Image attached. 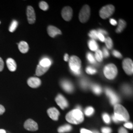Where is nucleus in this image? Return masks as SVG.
Listing matches in <instances>:
<instances>
[{"instance_id":"1","label":"nucleus","mask_w":133,"mask_h":133,"mask_svg":"<svg viewBox=\"0 0 133 133\" xmlns=\"http://www.w3.org/2000/svg\"><path fill=\"white\" fill-rule=\"evenodd\" d=\"M66 119L68 122L73 124H79L84 119V115L81 110L75 109L68 112L66 115Z\"/></svg>"},{"instance_id":"2","label":"nucleus","mask_w":133,"mask_h":133,"mask_svg":"<svg viewBox=\"0 0 133 133\" xmlns=\"http://www.w3.org/2000/svg\"><path fill=\"white\" fill-rule=\"evenodd\" d=\"M114 112L115 117L119 121H127L130 119L128 112L122 105L120 104L115 105Z\"/></svg>"},{"instance_id":"3","label":"nucleus","mask_w":133,"mask_h":133,"mask_svg":"<svg viewBox=\"0 0 133 133\" xmlns=\"http://www.w3.org/2000/svg\"><path fill=\"white\" fill-rule=\"evenodd\" d=\"M81 59L76 56H72L69 61V66L72 72L76 75H79L81 73Z\"/></svg>"},{"instance_id":"4","label":"nucleus","mask_w":133,"mask_h":133,"mask_svg":"<svg viewBox=\"0 0 133 133\" xmlns=\"http://www.w3.org/2000/svg\"><path fill=\"white\" fill-rule=\"evenodd\" d=\"M117 69L113 64H109L105 66L104 73L105 76L109 79H113L117 74Z\"/></svg>"},{"instance_id":"5","label":"nucleus","mask_w":133,"mask_h":133,"mask_svg":"<svg viewBox=\"0 0 133 133\" xmlns=\"http://www.w3.org/2000/svg\"><path fill=\"white\" fill-rule=\"evenodd\" d=\"M114 10L115 8L114 5H105L100 10V17L102 19H107L112 15Z\"/></svg>"},{"instance_id":"6","label":"nucleus","mask_w":133,"mask_h":133,"mask_svg":"<svg viewBox=\"0 0 133 133\" xmlns=\"http://www.w3.org/2000/svg\"><path fill=\"white\" fill-rule=\"evenodd\" d=\"M90 9L88 5H84L81 9L79 14V19L81 23H85L89 18Z\"/></svg>"},{"instance_id":"7","label":"nucleus","mask_w":133,"mask_h":133,"mask_svg":"<svg viewBox=\"0 0 133 133\" xmlns=\"http://www.w3.org/2000/svg\"><path fill=\"white\" fill-rule=\"evenodd\" d=\"M122 66L124 71L127 75H131L133 74V64L131 59L129 58L124 59L122 63Z\"/></svg>"},{"instance_id":"8","label":"nucleus","mask_w":133,"mask_h":133,"mask_svg":"<svg viewBox=\"0 0 133 133\" xmlns=\"http://www.w3.org/2000/svg\"><path fill=\"white\" fill-rule=\"evenodd\" d=\"M24 128L30 131H36L38 130V125L33 120L27 119L24 123Z\"/></svg>"},{"instance_id":"9","label":"nucleus","mask_w":133,"mask_h":133,"mask_svg":"<svg viewBox=\"0 0 133 133\" xmlns=\"http://www.w3.org/2000/svg\"><path fill=\"white\" fill-rule=\"evenodd\" d=\"M105 91L106 94L109 97V98L110 99V103L112 105H116V104L118 102H119V97L113 91L109 88H106Z\"/></svg>"},{"instance_id":"10","label":"nucleus","mask_w":133,"mask_h":133,"mask_svg":"<svg viewBox=\"0 0 133 133\" xmlns=\"http://www.w3.org/2000/svg\"><path fill=\"white\" fill-rule=\"evenodd\" d=\"M55 101L57 104L62 109H64L65 108H67L69 105L68 102L66 98L61 94H59L57 95L56 97Z\"/></svg>"},{"instance_id":"11","label":"nucleus","mask_w":133,"mask_h":133,"mask_svg":"<svg viewBox=\"0 0 133 133\" xmlns=\"http://www.w3.org/2000/svg\"><path fill=\"white\" fill-rule=\"evenodd\" d=\"M27 16L29 24H34L36 21V14L33 8L28 6L27 9Z\"/></svg>"},{"instance_id":"12","label":"nucleus","mask_w":133,"mask_h":133,"mask_svg":"<svg viewBox=\"0 0 133 133\" xmlns=\"http://www.w3.org/2000/svg\"><path fill=\"white\" fill-rule=\"evenodd\" d=\"M62 16L63 18L65 20L69 21L72 18V10L70 6L65 7L62 11Z\"/></svg>"},{"instance_id":"13","label":"nucleus","mask_w":133,"mask_h":133,"mask_svg":"<svg viewBox=\"0 0 133 133\" xmlns=\"http://www.w3.org/2000/svg\"><path fill=\"white\" fill-rule=\"evenodd\" d=\"M41 81L39 78L35 77H31L29 78L27 81L28 85L33 88H38L41 85Z\"/></svg>"},{"instance_id":"14","label":"nucleus","mask_w":133,"mask_h":133,"mask_svg":"<svg viewBox=\"0 0 133 133\" xmlns=\"http://www.w3.org/2000/svg\"><path fill=\"white\" fill-rule=\"evenodd\" d=\"M61 85L64 90L69 93L72 92L74 89V86L70 81L66 80L62 81L61 82Z\"/></svg>"},{"instance_id":"15","label":"nucleus","mask_w":133,"mask_h":133,"mask_svg":"<svg viewBox=\"0 0 133 133\" xmlns=\"http://www.w3.org/2000/svg\"><path fill=\"white\" fill-rule=\"evenodd\" d=\"M47 112L50 118L54 121H57L58 120L59 116L60 115V112L59 110L55 108H51L49 109L47 111Z\"/></svg>"},{"instance_id":"16","label":"nucleus","mask_w":133,"mask_h":133,"mask_svg":"<svg viewBox=\"0 0 133 133\" xmlns=\"http://www.w3.org/2000/svg\"><path fill=\"white\" fill-rule=\"evenodd\" d=\"M48 35L52 38L55 37L57 35L62 34L60 30L53 26H49L48 27Z\"/></svg>"},{"instance_id":"17","label":"nucleus","mask_w":133,"mask_h":133,"mask_svg":"<svg viewBox=\"0 0 133 133\" xmlns=\"http://www.w3.org/2000/svg\"><path fill=\"white\" fill-rule=\"evenodd\" d=\"M6 65L10 71H14L16 70L17 65L14 60L11 58L6 60Z\"/></svg>"},{"instance_id":"18","label":"nucleus","mask_w":133,"mask_h":133,"mask_svg":"<svg viewBox=\"0 0 133 133\" xmlns=\"http://www.w3.org/2000/svg\"><path fill=\"white\" fill-rule=\"evenodd\" d=\"M19 51L22 53H26L28 51V44L24 41H21L18 44Z\"/></svg>"},{"instance_id":"19","label":"nucleus","mask_w":133,"mask_h":133,"mask_svg":"<svg viewBox=\"0 0 133 133\" xmlns=\"http://www.w3.org/2000/svg\"><path fill=\"white\" fill-rule=\"evenodd\" d=\"M49 67H43L38 64L36 69V75L37 76H41L44 74L46 71H48Z\"/></svg>"},{"instance_id":"20","label":"nucleus","mask_w":133,"mask_h":133,"mask_svg":"<svg viewBox=\"0 0 133 133\" xmlns=\"http://www.w3.org/2000/svg\"><path fill=\"white\" fill-rule=\"evenodd\" d=\"M71 129H72V127L71 125L66 124L60 127L58 129V132L59 133L69 132L71 131Z\"/></svg>"},{"instance_id":"21","label":"nucleus","mask_w":133,"mask_h":133,"mask_svg":"<svg viewBox=\"0 0 133 133\" xmlns=\"http://www.w3.org/2000/svg\"><path fill=\"white\" fill-rule=\"evenodd\" d=\"M126 23L124 20H122V19L119 20V24H118L117 28L116 29V32L118 33H121L125 27H126Z\"/></svg>"},{"instance_id":"22","label":"nucleus","mask_w":133,"mask_h":133,"mask_svg":"<svg viewBox=\"0 0 133 133\" xmlns=\"http://www.w3.org/2000/svg\"><path fill=\"white\" fill-rule=\"evenodd\" d=\"M39 65L43 67H50L51 65V62L49 59L45 58L41 60Z\"/></svg>"},{"instance_id":"23","label":"nucleus","mask_w":133,"mask_h":133,"mask_svg":"<svg viewBox=\"0 0 133 133\" xmlns=\"http://www.w3.org/2000/svg\"><path fill=\"white\" fill-rule=\"evenodd\" d=\"M88 46L92 51H96L97 50H98V44L94 39H91L88 42Z\"/></svg>"},{"instance_id":"24","label":"nucleus","mask_w":133,"mask_h":133,"mask_svg":"<svg viewBox=\"0 0 133 133\" xmlns=\"http://www.w3.org/2000/svg\"><path fill=\"white\" fill-rule=\"evenodd\" d=\"M95 58L97 61L101 62L103 59V55L102 52L100 50H97L95 53Z\"/></svg>"},{"instance_id":"25","label":"nucleus","mask_w":133,"mask_h":133,"mask_svg":"<svg viewBox=\"0 0 133 133\" xmlns=\"http://www.w3.org/2000/svg\"><path fill=\"white\" fill-rule=\"evenodd\" d=\"M92 89L96 94L99 95L102 93V89L100 86L97 84H94L92 86Z\"/></svg>"},{"instance_id":"26","label":"nucleus","mask_w":133,"mask_h":133,"mask_svg":"<svg viewBox=\"0 0 133 133\" xmlns=\"http://www.w3.org/2000/svg\"><path fill=\"white\" fill-rule=\"evenodd\" d=\"M105 42L107 48L109 49H111L113 46V43H112V39L109 37H108L105 39Z\"/></svg>"},{"instance_id":"27","label":"nucleus","mask_w":133,"mask_h":133,"mask_svg":"<svg viewBox=\"0 0 133 133\" xmlns=\"http://www.w3.org/2000/svg\"><path fill=\"white\" fill-rule=\"evenodd\" d=\"M18 26V22L16 20H14L12 22L10 26V28H9V31L10 32H13L16 30Z\"/></svg>"},{"instance_id":"28","label":"nucleus","mask_w":133,"mask_h":133,"mask_svg":"<svg viewBox=\"0 0 133 133\" xmlns=\"http://www.w3.org/2000/svg\"><path fill=\"white\" fill-rule=\"evenodd\" d=\"M94 112V109L92 107H88L84 110V113L86 115L88 116H90L91 115H92Z\"/></svg>"},{"instance_id":"29","label":"nucleus","mask_w":133,"mask_h":133,"mask_svg":"<svg viewBox=\"0 0 133 133\" xmlns=\"http://www.w3.org/2000/svg\"><path fill=\"white\" fill-rule=\"evenodd\" d=\"M39 6L41 10L44 11L47 10L48 9V5L44 1H42L40 2L39 4Z\"/></svg>"},{"instance_id":"30","label":"nucleus","mask_w":133,"mask_h":133,"mask_svg":"<svg viewBox=\"0 0 133 133\" xmlns=\"http://www.w3.org/2000/svg\"><path fill=\"white\" fill-rule=\"evenodd\" d=\"M98 32L97 31L93 30L90 32V33H89V36L90 38L94 39V40L95 39H96L98 38Z\"/></svg>"},{"instance_id":"31","label":"nucleus","mask_w":133,"mask_h":133,"mask_svg":"<svg viewBox=\"0 0 133 133\" xmlns=\"http://www.w3.org/2000/svg\"><path fill=\"white\" fill-rule=\"evenodd\" d=\"M86 71L88 74L89 75H94L97 72V71L94 68L91 67V66H88L86 69Z\"/></svg>"},{"instance_id":"32","label":"nucleus","mask_w":133,"mask_h":133,"mask_svg":"<svg viewBox=\"0 0 133 133\" xmlns=\"http://www.w3.org/2000/svg\"><path fill=\"white\" fill-rule=\"evenodd\" d=\"M81 85L83 88L86 89L89 86V82L85 79H83L81 81Z\"/></svg>"},{"instance_id":"33","label":"nucleus","mask_w":133,"mask_h":133,"mask_svg":"<svg viewBox=\"0 0 133 133\" xmlns=\"http://www.w3.org/2000/svg\"><path fill=\"white\" fill-rule=\"evenodd\" d=\"M87 59L88 60V61H89L90 63H92V64L95 63L96 61H95V58H94V57L93 56V55L91 53H88L87 54Z\"/></svg>"},{"instance_id":"34","label":"nucleus","mask_w":133,"mask_h":133,"mask_svg":"<svg viewBox=\"0 0 133 133\" xmlns=\"http://www.w3.org/2000/svg\"><path fill=\"white\" fill-rule=\"evenodd\" d=\"M103 118L104 121H105L106 123H109V122L110 121V119L109 115L108 114H106V113H105V114L103 115Z\"/></svg>"},{"instance_id":"35","label":"nucleus","mask_w":133,"mask_h":133,"mask_svg":"<svg viewBox=\"0 0 133 133\" xmlns=\"http://www.w3.org/2000/svg\"><path fill=\"white\" fill-rule=\"evenodd\" d=\"M123 90L124 93L126 94H130L131 92V90L130 87L128 85H124L123 86Z\"/></svg>"},{"instance_id":"36","label":"nucleus","mask_w":133,"mask_h":133,"mask_svg":"<svg viewBox=\"0 0 133 133\" xmlns=\"http://www.w3.org/2000/svg\"><path fill=\"white\" fill-rule=\"evenodd\" d=\"M112 54L114 55L115 57L118 58H121L122 57V56L121 54V53L115 50L112 51Z\"/></svg>"},{"instance_id":"37","label":"nucleus","mask_w":133,"mask_h":133,"mask_svg":"<svg viewBox=\"0 0 133 133\" xmlns=\"http://www.w3.org/2000/svg\"><path fill=\"white\" fill-rule=\"evenodd\" d=\"M102 132L103 133H111L112 130L109 127H104L102 129Z\"/></svg>"},{"instance_id":"38","label":"nucleus","mask_w":133,"mask_h":133,"mask_svg":"<svg viewBox=\"0 0 133 133\" xmlns=\"http://www.w3.org/2000/svg\"><path fill=\"white\" fill-rule=\"evenodd\" d=\"M98 38H99L100 41L102 42L105 41V38L104 35H103L102 34L100 33H99V32L98 34Z\"/></svg>"},{"instance_id":"39","label":"nucleus","mask_w":133,"mask_h":133,"mask_svg":"<svg viewBox=\"0 0 133 133\" xmlns=\"http://www.w3.org/2000/svg\"><path fill=\"white\" fill-rule=\"evenodd\" d=\"M102 53H103V55L105 58L109 56V52L105 48H103V52Z\"/></svg>"},{"instance_id":"40","label":"nucleus","mask_w":133,"mask_h":133,"mask_svg":"<svg viewBox=\"0 0 133 133\" xmlns=\"http://www.w3.org/2000/svg\"><path fill=\"white\" fill-rule=\"evenodd\" d=\"M4 67V63L3 59L0 57V71H2Z\"/></svg>"},{"instance_id":"41","label":"nucleus","mask_w":133,"mask_h":133,"mask_svg":"<svg viewBox=\"0 0 133 133\" xmlns=\"http://www.w3.org/2000/svg\"><path fill=\"white\" fill-rule=\"evenodd\" d=\"M124 127H125L126 128H127L132 129H133V124L132 123H130V122L126 123L124 124Z\"/></svg>"},{"instance_id":"42","label":"nucleus","mask_w":133,"mask_h":133,"mask_svg":"<svg viewBox=\"0 0 133 133\" xmlns=\"http://www.w3.org/2000/svg\"><path fill=\"white\" fill-rule=\"evenodd\" d=\"M5 112V108L2 105H0V115H2Z\"/></svg>"},{"instance_id":"43","label":"nucleus","mask_w":133,"mask_h":133,"mask_svg":"<svg viewBox=\"0 0 133 133\" xmlns=\"http://www.w3.org/2000/svg\"><path fill=\"white\" fill-rule=\"evenodd\" d=\"M81 133H93L92 132L85 129L82 128L81 130Z\"/></svg>"},{"instance_id":"44","label":"nucleus","mask_w":133,"mask_h":133,"mask_svg":"<svg viewBox=\"0 0 133 133\" xmlns=\"http://www.w3.org/2000/svg\"><path fill=\"white\" fill-rule=\"evenodd\" d=\"M118 133H128V131L124 128H121L119 130Z\"/></svg>"},{"instance_id":"45","label":"nucleus","mask_w":133,"mask_h":133,"mask_svg":"<svg viewBox=\"0 0 133 133\" xmlns=\"http://www.w3.org/2000/svg\"><path fill=\"white\" fill-rule=\"evenodd\" d=\"M110 23L111 24V25H114V26H115V25H116L117 24V22L114 19H110Z\"/></svg>"},{"instance_id":"46","label":"nucleus","mask_w":133,"mask_h":133,"mask_svg":"<svg viewBox=\"0 0 133 133\" xmlns=\"http://www.w3.org/2000/svg\"><path fill=\"white\" fill-rule=\"evenodd\" d=\"M98 32L102 34L103 35V34H105V35H107V32L105 31L104 30H101V29L99 30Z\"/></svg>"},{"instance_id":"47","label":"nucleus","mask_w":133,"mask_h":133,"mask_svg":"<svg viewBox=\"0 0 133 133\" xmlns=\"http://www.w3.org/2000/svg\"><path fill=\"white\" fill-rule=\"evenodd\" d=\"M64 59L65 61H68L69 60V55L68 54H66L64 57Z\"/></svg>"},{"instance_id":"48","label":"nucleus","mask_w":133,"mask_h":133,"mask_svg":"<svg viewBox=\"0 0 133 133\" xmlns=\"http://www.w3.org/2000/svg\"><path fill=\"white\" fill-rule=\"evenodd\" d=\"M112 118L113 120L115 122H116V123H118V122H119V121H118V120H117V119H116V118L115 117V116H114V115H112Z\"/></svg>"},{"instance_id":"49","label":"nucleus","mask_w":133,"mask_h":133,"mask_svg":"<svg viewBox=\"0 0 133 133\" xmlns=\"http://www.w3.org/2000/svg\"><path fill=\"white\" fill-rule=\"evenodd\" d=\"M0 133H6V131L4 129H0Z\"/></svg>"},{"instance_id":"50","label":"nucleus","mask_w":133,"mask_h":133,"mask_svg":"<svg viewBox=\"0 0 133 133\" xmlns=\"http://www.w3.org/2000/svg\"><path fill=\"white\" fill-rule=\"evenodd\" d=\"M93 133H99L98 132H97V131H94V132H92Z\"/></svg>"},{"instance_id":"51","label":"nucleus","mask_w":133,"mask_h":133,"mask_svg":"<svg viewBox=\"0 0 133 133\" xmlns=\"http://www.w3.org/2000/svg\"><path fill=\"white\" fill-rule=\"evenodd\" d=\"M0 23H1V22H0Z\"/></svg>"}]
</instances>
